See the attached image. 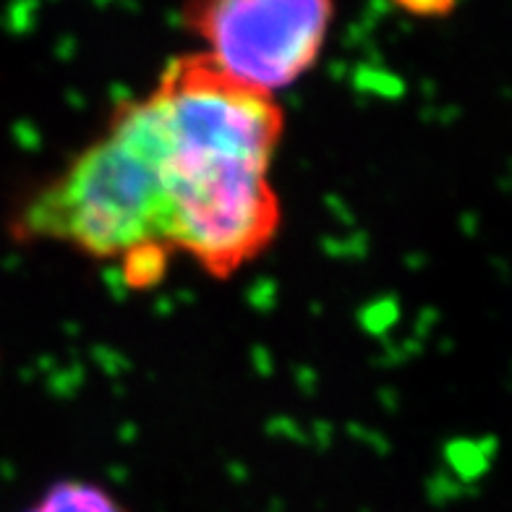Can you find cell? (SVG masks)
<instances>
[{
	"instance_id": "6da1fadb",
	"label": "cell",
	"mask_w": 512,
	"mask_h": 512,
	"mask_svg": "<svg viewBox=\"0 0 512 512\" xmlns=\"http://www.w3.org/2000/svg\"><path fill=\"white\" fill-rule=\"evenodd\" d=\"M149 97L168 131L170 251L225 280L267 251L283 225L270 178L285 134L283 108L202 50L173 58Z\"/></svg>"
},
{
	"instance_id": "7a4b0ae2",
	"label": "cell",
	"mask_w": 512,
	"mask_h": 512,
	"mask_svg": "<svg viewBox=\"0 0 512 512\" xmlns=\"http://www.w3.org/2000/svg\"><path fill=\"white\" fill-rule=\"evenodd\" d=\"M170 212L168 131L147 92L121 102L95 142L21 207L14 233L92 259H123L142 246L170 251Z\"/></svg>"
},
{
	"instance_id": "3957f363",
	"label": "cell",
	"mask_w": 512,
	"mask_h": 512,
	"mask_svg": "<svg viewBox=\"0 0 512 512\" xmlns=\"http://www.w3.org/2000/svg\"><path fill=\"white\" fill-rule=\"evenodd\" d=\"M332 19L335 0H183L181 8L204 55L275 97L317 66Z\"/></svg>"
},
{
	"instance_id": "277c9868",
	"label": "cell",
	"mask_w": 512,
	"mask_h": 512,
	"mask_svg": "<svg viewBox=\"0 0 512 512\" xmlns=\"http://www.w3.org/2000/svg\"><path fill=\"white\" fill-rule=\"evenodd\" d=\"M24 512H128V507L105 486L84 479H63L50 484Z\"/></svg>"
},
{
	"instance_id": "5b68a950",
	"label": "cell",
	"mask_w": 512,
	"mask_h": 512,
	"mask_svg": "<svg viewBox=\"0 0 512 512\" xmlns=\"http://www.w3.org/2000/svg\"><path fill=\"white\" fill-rule=\"evenodd\" d=\"M170 251L162 246H142L121 259L123 277L131 288H149L160 283V277L168 270Z\"/></svg>"
},
{
	"instance_id": "8992f818",
	"label": "cell",
	"mask_w": 512,
	"mask_h": 512,
	"mask_svg": "<svg viewBox=\"0 0 512 512\" xmlns=\"http://www.w3.org/2000/svg\"><path fill=\"white\" fill-rule=\"evenodd\" d=\"M392 3L416 19H445L458 8V0H392Z\"/></svg>"
}]
</instances>
